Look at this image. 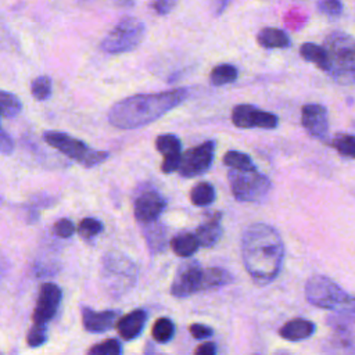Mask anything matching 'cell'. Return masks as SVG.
Segmentation results:
<instances>
[{
	"mask_svg": "<svg viewBox=\"0 0 355 355\" xmlns=\"http://www.w3.org/2000/svg\"><path fill=\"white\" fill-rule=\"evenodd\" d=\"M202 270L197 261L180 265L171 286V294L176 298H186L202 290Z\"/></svg>",
	"mask_w": 355,
	"mask_h": 355,
	"instance_id": "obj_10",
	"label": "cell"
},
{
	"mask_svg": "<svg viewBox=\"0 0 355 355\" xmlns=\"http://www.w3.org/2000/svg\"><path fill=\"white\" fill-rule=\"evenodd\" d=\"M229 184L233 197L237 201H259L263 198L270 187L272 183L263 173L258 172L257 168L254 169H233L230 168L229 173Z\"/></svg>",
	"mask_w": 355,
	"mask_h": 355,
	"instance_id": "obj_6",
	"label": "cell"
},
{
	"mask_svg": "<svg viewBox=\"0 0 355 355\" xmlns=\"http://www.w3.org/2000/svg\"><path fill=\"white\" fill-rule=\"evenodd\" d=\"M51 89H53V83L51 79L46 75L43 76H37L32 85H31V92L32 96L37 100H47L51 96Z\"/></svg>",
	"mask_w": 355,
	"mask_h": 355,
	"instance_id": "obj_32",
	"label": "cell"
},
{
	"mask_svg": "<svg viewBox=\"0 0 355 355\" xmlns=\"http://www.w3.org/2000/svg\"><path fill=\"white\" fill-rule=\"evenodd\" d=\"M115 3L121 7H132L135 4V0H115Z\"/></svg>",
	"mask_w": 355,
	"mask_h": 355,
	"instance_id": "obj_42",
	"label": "cell"
},
{
	"mask_svg": "<svg viewBox=\"0 0 355 355\" xmlns=\"http://www.w3.org/2000/svg\"><path fill=\"white\" fill-rule=\"evenodd\" d=\"M215 154V141L208 140L182 154L178 172L183 178H196L205 173L212 165Z\"/></svg>",
	"mask_w": 355,
	"mask_h": 355,
	"instance_id": "obj_9",
	"label": "cell"
},
{
	"mask_svg": "<svg viewBox=\"0 0 355 355\" xmlns=\"http://www.w3.org/2000/svg\"><path fill=\"white\" fill-rule=\"evenodd\" d=\"M148 226L144 229V236L148 244V248L153 254L164 251L166 247V227L162 223L148 222Z\"/></svg>",
	"mask_w": 355,
	"mask_h": 355,
	"instance_id": "obj_22",
	"label": "cell"
},
{
	"mask_svg": "<svg viewBox=\"0 0 355 355\" xmlns=\"http://www.w3.org/2000/svg\"><path fill=\"white\" fill-rule=\"evenodd\" d=\"M215 189L208 182L197 183L190 193V200L196 207H207L215 200Z\"/></svg>",
	"mask_w": 355,
	"mask_h": 355,
	"instance_id": "obj_26",
	"label": "cell"
},
{
	"mask_svg": "<svg viewBox=\"0 0 355 355\" xmlns=\"http://www.w3.org/2000/svg\"><path fill=\"white\" fill-rule=\"evenodd\" d=\"M21 108L22 104L15 94L0 90V115L11 118L18 115Z\"/></svg>",
	"mask_w": 355,
	"mask_h": 355,
	"instance_id": "obj_30",
	"label": "cell"
},
{
	"mask_svg": "<svg viewBox=\"0 0 355 355\" xmlns=\"http://www.w3.org/2000/svg\"><path fill=\"white\" fill-rule=\"evenodd\" d=\"M301 122L305 130L316 139H326L329 130L327 110L320 104H306L301 111Z\"/></svg>",
	"mask_w": 355,
	"mask_h": 355,
	"instance_id": "obj_15",
	"label": "cell"
},
{
	"mask_svg": "<svg viewBox=\"0 0 355 355\" xmlns=\"http://www.w3.org/2000/svg\"><path fill=\"white\" fill-rule=\"evenodd\" d=\"M118 319L116 311H103V312H94L90 308L82 309V322L87 331L92 333H103L114 327L115 322Z\"/></svg>",
	"mask_w": 355,
	"mask_h": 355,
	"instance_id": "obj_17",
	"label": "cell"
},
{
	"mask_svg": "<svg viewBox=\"0 0 355 355\" xmlns=\"http://www.w3.org/2000/svg\"><path fill=\"white\" fill-rule=\"evenodd\" d=\"M189 97L187 89H175L151 94H136L115 103L108 121L118 129H136L148 125Z\"/></svg>",
	"mask_w": 355,
	"mask_h": 355,
	"instance_id": "obj_2",
	"label": "cell"
},
{
	"mask_svg": "<svg viewBox=\"0 0 355 355\" xmlns=\"http://www.w3.org/2000/svg\"><path fill=\"white\" fill-rule=\"evenodd\" d=\"M239 76V71L236 67L230 65V64H220L216 65L209 75V80L214 86H223L227 83H232L237 79Z\"/></svg>",
	"mask_w": 355,
	"mask_h": 355,
	"instance_id": "obj_27",
	"label": "cell"
},
{
	"mask_svg": "<svg viewBox=\"0 0 355 355\" xmlns=\"http://www.w3.org/2000/svg\"><path fill=\"white\" fill-rule=\"evenodd\" d=\"M14 150L12 139L3 130H0V153L10 154Z\"/></svg>",
	"mask_w": 355,
	"mask_h": 355,
	"instance_id": "obj_40",
	"label": "cell"
},
{
	"mask_svg": "<svg viewBox=\"0 0 355 355\" xmlns=\"http://www.w3.org/2000/svg\"><path fill=\"white\" fill-rule=\"evenodd\" d=\"M191 336L197 340H202V338H207V337H211L214 330L205 324H200V323H194L189 327Z\"/></svg>",
	"mask_w": 355,
	"mask_h": 355,
	"instance_id": "obj_39",
	"label": "cell"
},
{
	"mask_svg": "<svg viewBox=\"0 0 355 355\" xmlns=\"http://www.w3.org/2000/svg\"><path fill=\"white\" fill-rule=\"evenodd\" d=\"M157 150L164 155L161 169L164 173H172L178 171L182 158V143L175 135H159L155 139Z\"/></svg>",
	"mask_w": 355,
	"mask_h": 355,
	"instance_id": "obj_16",
	"label": "cell"
},
{
	"mask_svg": "<svg viewBox=\"0 0 355 355\" xmlns=\"http://www.w3.org/2000/svg\"><path fill=\"white\" fill-rule=\"evenodd\" d=\"M144 24L135 17L122 18L103 39L101 49L108 54L128 53L136 49L144 37Z\"/></svg>",
	"mask_w": 355,
	"mask_h": 355,
	"instance_id": "obj_7",
	"label": "cell"
},
{
	"mask_svg": "<svg viewBox=\"0 0 355 355\" xmlns=\"http://www.w3.org/2000/svg\"><path fill=\"white\" fill-rule=\"evenodd\" d=\"M171 247H172V251L179 255V257H190L193 255L200 244H198V240L196 237V234L193 233H179L176 234L172 240H171Z\"/></svg>",
	"mask_w": 355,
	"mask_h": 355,
	"instance_id": "obj_23",
	"label": "cell"
},
{
	"mask_svg": "<svg viewBox=\"0 0 355 355\" xmlns=\"http://www.w3.org/2000/svg\"><path fill=\"white\" fill-rule=\"evenodd\" d=\"M175 334V324L171 319L168 318H159L153 326V338L157 343L165 344L172 340Z\"/></svg>",
	"mask_w": 355,
	"mask_h": 355,
	"instance_id": "obj_28",
	"label": "cell"
},
{
	"mask_svg": "<svg viewBox=\"0 0 355 355\" xmlns=\"http://www.w3.org/2000/svg\"><path fill=\"white\" fill-rule=\"evenodd\" d=\"M62 298L61 288L54 283H44L42 284L37 295V302L33 312V322L35 323H44L47 324L55 315L58 305Z\"/></svg>",
	"mask_w": 355,
	"mask_h": 355,
	"instance_id": "obj_14",
	"label": "cell"
},
{
	"mask_svg": "<svg viewBox=\"0 0 355 355\" xmlns=\"http://www.w3.org/2000/svg\"><path fill=\"white\" fill-rule=\"evenodd\" d=\"M47 340V324L44 323H33L31 327L28 336H26V343L29 347H39L44 344Z\"/></svg>",
	"mask_w": 355,
	"mask_h": 355,
	"instance_id": "obj_34",
	"label": "cell"
},
{
	"mask_svg": "<svg viewBox=\"0 0 355 355\" xmlns=\"http://www.w3.org/2000/svg\"><path fill=\"white\" fill-rule=\"evenodd\" d=\"M318 10L327 17H337L343 11V4L340 0H319Z\"/></svg>",
	"mask_w": 355,
	"mask_h": 355,
	"instance_id": "obj_36",
	"label": "cell"
},
{
	"mask_svg": "<svg viewBox=\"0 0 355 355\" xmlns=\"http://www.w3.org/2000/svg\"><path fill=\"white\" fill-rule=\"evenodd\" d=\"M43 139L46 140L47 144H50L51 147H54L64 155L72 158L73 161L82 164L86 168L98 165L108 158L107 151L93 150V148L87 147L83 141H80L64 132L47 130V132H44Z\"/></svg>",
	"mask_w": 355,
	"mask_h": 355,
	"instance_id": "obj_5",
	"label": "cell"
},
{
	"mask_svg": "<svg viewBox=\"0 0 355 355\" xmlns=\"http://www.w3.org/2000/svg\"><path fill=\"white\" fill-rule=\"evenodd\" d=\"M300 54L304 60L315 64L322 71H327V54L323 46H318L315 43H304L300 47Z\"/></svg>",
	"mask_w": 355,
	"mask_h": 355,
	"instance_id": "obj_25",
	"label": "cell"
},
{
	"mask_svg": "<svg viewBox=\"0 0 355 355\" xmlns=\"http://www.w3.org/2000/svg\"><path fill=\"white\" fill-rule=\"evenodd\" d=\"M241 258L245 270L258 286L275 280L284 258V245L279 232L262 222L250 225L241 237Z\"/></svg>",
	"mask_w": 355,
	"mask_h": 355,
	"instance_id": "obj_1",
	"label": "cell"
},
{
	"mask_svg": "<svg viewBox=\"0 0 355 355\" xmlns=\"http://www.w3.org/2000/svg\"><path fill=\"white\" fill-rule=\"evenodd\" d=\"M315 331V324L306 319L295 318L288 320L283 327L279 330L280 336L288 341H301L311 337Z\"/></svg>",
	"mask_w": 355,
	"mask_h": 355,
	"instance_id": "obj_20",
	"label": "cell"
},
{
	"mask_svg": "<svg viewBox=\"0 0 355 355\" xmlns=\"http://www.w3.org/2000/svg\"><path fill=\"white\" fill-rule=\"evenodd\" d=\"M233 282L230 272L222 268H207L202 270V290L218 288Z\"/></svg>",
	"mask_w": 355,
	"mask_h": 355,
	"instance_id": "obj_24",
	"label": "cell"
},
{
	"mask_svg": "<svg viewBox=\"0 0 355 355\" xmlns=\"http://www.w3.org/2000/svg\"><path fill=\"white\" fill-rule=\"evenodd\" d=\"M222 214L216 212L208 220L202 222L197 229H196V237L198 240V244L202 247H212L219 241L222 237Z\"/></svg>",
	"mask_w": 355,
	"mask_h": 355,
	"instance_id": "obj_19",
	"label": "cell"
},
{
	"mask_svg": "<svg viewBox=\"0 0 355 355\" xmlns=\"http://www.w3.org/2000/svg\"><path fill=\"white\" fill-rule=\"evenodd\" d=\"M107 276L110 277L111 287H116L119 293L128 290L136 280V266L135 263L123 255H111L108 262L104 265Z\"/></svg>",
	"mask_w": 355,
	"mask_h": 355,
	"instance_id": "obj_13",
	"label": "cell"
},
{
	"mask_svg": "<svg viewBox=\"0 0 355 355\" xmlns=\"http://www.w3.org/2000/svg\"><path fill=\"white\" fill-rule=\"evenodd\" d=\"M147 320V312L144 309H135L130 313L122 316L116 322V330L119 336L129 341L140 336Z\"/></svg>",
	"mask_w": 355,
	"mask_h": 355,
	"instance_id": "obj_18",
	"label": "cell"
},
{
	"mask_svg": "<svg viewBox=\"0 0 355 355\" xmlns=\"http://www.w3.org/2000/svg\"><path fill=\"white\" fill-rule=\"evenodd\" d=\"M101 230H103V223H101V220H98L96 218H85V219H82V222L78 226L79 234L85 239L94 237Z\"/></svg>",
	"mask_w": 355,
	"mask_h": 355,
	"instance_id": "obj_35",
	"label": "cell"
},
{
	"mask_svg": "<svg viewBox=\"0 0 355 355\" xmlns=\"http://www.w3.org/2000/svg\"><path fill=\"white\" fill-rule=\"evenodd\" d=\"M258 44L265 49H286L290 46L288 35L277 28H263L257 35Z\"/></svg>",
	"mask_w": 355,
	"mask_h": 355,
	"instance_id": "obj_21",
	"label": "cell"
},
{
	"mask_svg": "<svg viewBox=\"0 0 355 355\" xmlns=\"http://www.w3.org/2000/svg\"><path fill=\"white\" fill-rule=\"evenodd\" d=\"M327 54V71L341 85L355 83V39L344 32L330 33L323 43Z\"/></svg>",
	"mask_w": 355,
	"mask_h": 355,
	"instance_id": "obj_3",
	"label": "cell"
},
{
	"mask_svg": "<svg viewBox=\"0 0 355 355\" xmlns=\"http://www.w3.org/2000/svg\"><path fill=\"white\" fill-rule=\"evenodd\" d=\"M197 355H215L216 354V345L214 343H205L196 348L194 351Z\"/></svg>",
	"mask_w": 355,
	"mask_h": 355,
	"instance_id": "obj_41",
	"label": "cell"
},
{
	"mask_svg": "<svg viewBox=\"0 0 355 355\" xmlns=\"http://www.w3.org/2000/svg\"><path fill=\"white\" fill-rule=\"evenodd\" d=\"M326 323L331 329V343L336 351L355 352V312L334 311L327 316Z\"/></svg>",
	"mask_w": 355,
	"mask_h": 355,
	"instance_id": "obj_8",
	"label": "cell"
},
{
	"mask_svg": "<svg viewBox=\"0 0 355 355\" xmlns=\"http://www.w3.org/2000/svg\"><path fill=\"white\" fill-rule=\"evenodd\" d=\"M176 1L178 0H154L151 3V7L157 14L165 15L172 11V8L176 6Z\"/></svg>",
	"mask_w": 355,
	"mask_h": 355,
	"instance_id": "obj_38",
	"label": "cell"
},
{
	"mask_svg": "<svg viewBox=\"0 0 355 355\" xmlns=\"http://www.w3.org/2000/svg\"><path fill=\"white\" fill-rule=\"evenodd\" d=\"M308 302L318 308L355 312V297L347 294L336 282L323 275H313L305 284Z\"/></svg>",
	"mask_w": 355,
	"mask_h": 355,
	"instance_id": "obj_4",
	"label": "cell"
},
{
	"mask_svg": "<svg viewBox=\"0 0 355 355\" xmlns=\"http://www.w3.org/2000/svg\"><path fill=\"white\" fill-rule=\"evenodd\" d=\"M232 122L241 129H275L279 118L268 111L259 110L251 104H239L232 111Z\"/></svg>",
	"mask_w": 355,
	"mask_h": 355,
	"instance_id": "obj_11",
	"label": "cell"
},
{
	"mask_svg": "<svg viewBox=\"0 0 355 355\" xmlns=\"http://www.w3.org/2000/svg\"><path fill=\"white\" fill-rule=\"evenodd\" d=\"M54 232L58 237L67 239L75 233V225L69 219H60L54 225Z\"/></svg>",
	"mask_w": 355,
	"mask_h": 355,
	"instance_id": "obj_37",
	"label": "cell"
},
{
	"mask_svg": "<svg viewBox=\"0 0 355 355\" xmlns=\"http://www.w3.org/2000/svg\"><path fill=\"white\" fill-rule=\"evenodd\" d=\"M331 147L336 148L341 155L355 158V135L338 133L331 140Z\"/></svg>",
	"mask_w": 355,
	"mask_h": 355,
	"instance_id": "obj_29",
	"label": "cell"
},
{
	"mask_svg": "<svg viewBox=\"0 0 355 355\" xmlns=\"http://www.w3.org/2000/svg\"><path fill=\"white\" fill-rule=\"evenodd\" d=\"M165 207L166 201L157 189H144L135 198V218L141 223L154 222L164 212Z\"/></svg>",
	"mask_w": 355,
	"mask_h": 355,
	"instance_id": "obj_12",
	"label": "cell"
},
{
	"mask_svg": "<svg viewBox=\"0 0 355 355\" xmlns=\"http://www.w3.org/2000/svg\"><path fill=\"white\" fill-rule=\"evenodd\" d=\"M223 164L233 168V169H254L257 168L252 162V159L244 154V153H240V151H227L225 155H223Z\"/></svg>",
	"mask_w": 355,
	"mask_h": 355,
	"instance_id": "obj_31",
	"label": "cell"
},
{
	"mask_svg": "<svg viewBox=\"0 0 355 355\" xmlns=\"http://www.w3.org/2000/svg\"><path fill=\"white\" fill-rule=\"evenodd\" d=\"M89 354L92 355H119L122 354V345L115 338L104 340L96 345H93L89 349Z\"/></svg>",
	"mask_w": 355,
	"mask_h": 355,
	"instance_id": "obj_33",
	"label": "cell"
}]
</instances>
